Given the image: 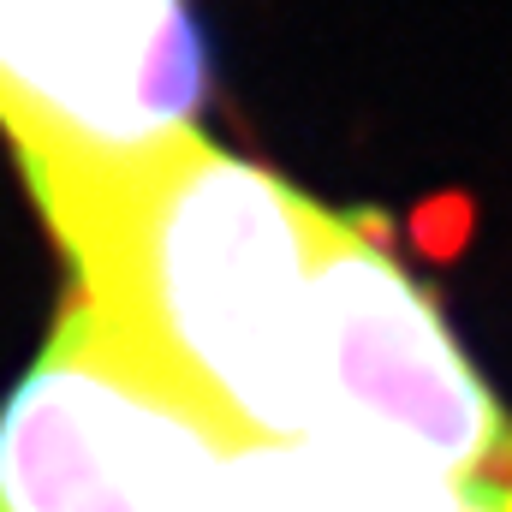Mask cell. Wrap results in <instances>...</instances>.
<instances>
[{
  "instance_id": "cell-5",
  "label": "cell",
  "mask_w": 512,
  "mask_h": 512,
  "mask_svg": "<svg viewBox=\"0 0 512 512\" xmlns=\"http://www.w3.org/2000/svg\"><path fill=\"white\" fill-rule=\"evenodd\" d=\"M227 512H501V489H459L328 441H245Z\"/></svg>"
},
{
  "instance_id": "cell-6",
  "label": "cell",
  "mask_w": 512,
  "mask_h": 512,
  "mask_svg": "<svg viewBox=\"0 0 512 512\" xmlns=\"http://www.w3.org/2000/svg\"><path fill=\"white\" fill-rule=\"evenodd\" d=\"M501 512H512V489H501Z\"/></svg>"
},
{
  "instance_id": "cell-2",
  "label": "cell",
  "mask_w": 512,
  "mask_h": 512,
  "mask_svg": "<svg viewBox=\"0 0 512 512\" xmlns=\"http://www.w3.org/2000/svg\"><path fill=\"white\" fill-rule=\"evenodd\" d=\"M310 376L316 441L459 489H512V411L364 215H316Z\"/></svg>"
},
{
  "instance_id": "cell-3",
  "label": "cell",
  "mask_w": 512,
  "mask_h": 512,
  "mask_svg": "<svg viewBox=\"0 0 512 512\" xmlns=\"http://www.w3.org/2000/svg\"><path fill=\"white\" fill-rule=\"evenodd\" d=\"M239 447L66 298L0 399V512H227Z\"/></svg>"
},
{
  "instance_id": "cell-4",
  "label": "cell",
  "mask_w": 512,
  "mask_h": 512,
  "mask_svg": "<svg viewBox=\"0 0 512 512\" xmlns=\"http://www.w3.org/2000/svg\"><path fill=\"white\" fill-rule=\"evenodd\" d=\"M197 0H0V131L18 167L126 161L209 102Z\"/></svg>"
},
{
  "instance_id": "cell-1",
  "label": "cell",
  "mask_w": 512,
  "mask_h": 512,
  "mask_svg": "<svg viewBox=\"0 0 512 512\" xmlns=\"http://www.w3.org/2000/svg\"><path fill=\"white\" fill-rule=\"evenodd\" d=\"M72 298L239 441H316L310 239L322 203L185 131L126 161L24 167Z\"/></svg>"
}]
</instances>
